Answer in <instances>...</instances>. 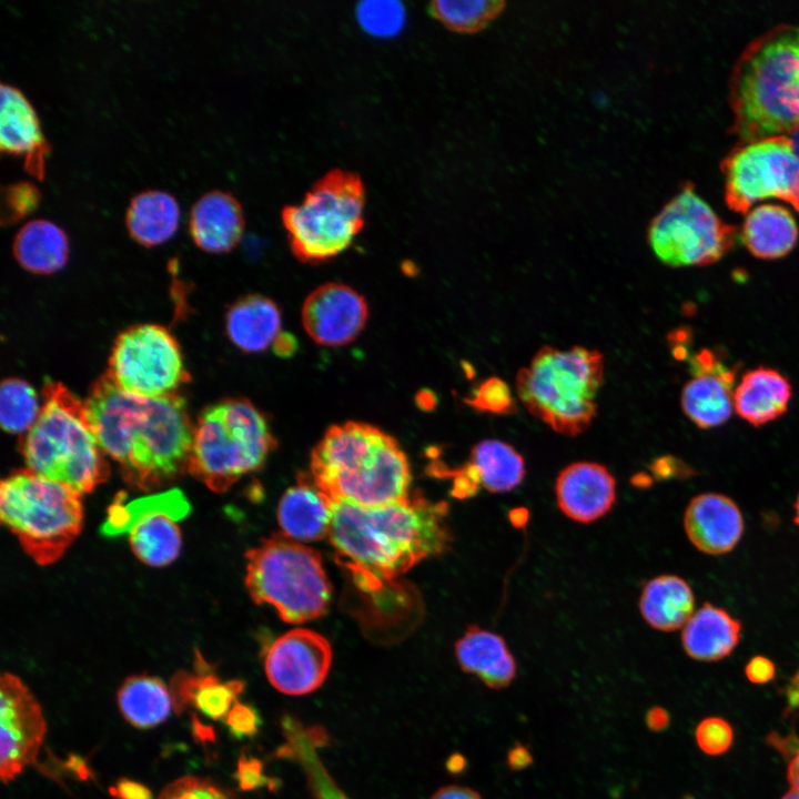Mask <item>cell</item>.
<instances>
[{
	"label": "cell",
	"mask_w": 799,
	"mask_h": 799,
	"mask_svg": "<svg viewBox=\"0 0 799 799\" xmlns=\"http://www.w3.org/2000/svg\"><path fill=\"white\" fill-rule=\"evenodd\" d=\"M447 515V502H433L418 490L380 506L333 503L328 538L337 563L358 588L373 593L449 549Z\"/></svg>",
	"instance_id": "6da1fadb"
},
{
	"label": "cell",
	"mask_w": 799,
	"mask_h": 799,
	"mask_svg": "<svg viewBox=\"0 0 799 799\" xmlns=\"http://www.w3.org/2000/svg\"><path fill=\"white\" fill-rule=\"evenodd\" d=\"M84 405L101 449L119 464L129 484L154 488L188 471L194 427L176 393L133 395L107 374Z\"/></svg>",
	"instance_id": "7a4b0ae2"
},
{
	"label": "cell",
	"mask_w": 799,
	"mask_h": 799,
	"mask_svg": "<svg viewBox=\"0 0 799 799\" xmlns=\"http://www.w3.org/2000/svg\"><path fill=\"white\" fill-rule=\"evenodd\" d=\"M310 469L334 504L372 507L409 496L411 467L401 445L364 422L331 426L312 449Z\"/></svg>",
	"instance_id": "3957f363"
},
{
	"label": "cell",
	"mask_w": 799,
	"mask_h": 799,
	"mask_svg": "<svg viewBox=\"0 0 799 799\" xmlns=\"http://www.w3.org/2000/svg\"><path fill=\"white\" fill-rule=\"evenodd\" d=\"M735 128L747 141L799 128V28L780 27L744 53L732 79Z\"/></svg>",
	"instance_id": "277c9868"
},
{
	"label": "cell",
	"mask_w": 799,
	"mask_h": 799,
	"mask_svg": "<svg viewBox=\"0 0 799 799\" xmlns=\"http://www.w3.org/2000/svg\"><path fill=\"white\" fill-rule=\"evenodd\" d=\"M43 405L20 441L27 468L79 494L108 479L110 467L89 422L84 403L58 382H45Z\"/></svg>",
	"instance_id": "5b68a950"
},
{
	"label": "cell",
	"mask_w": 799,
	"mask_h": 799,
	"mask_svg": "<svg viewBox=\"0 0 799 799\" xmlns=\"http://www.w3.org/2000/svg\"><path fill=\"white\" fill-rule=\"evenodd\" d=\"M604 381V356L597 350L545 345L515 378L517 397L534 417L556 433L577 436L591 424Z\"/></svg>",
	"instance_id": "8992f818"
},
{
	"label": "cell",
	"mask_w": 799,
	"mask_h": 799,
	"mask_svg": "<svg viewBox=\"0 0 799 799\" xmlns=\"http://www.w3.org/2000/svg\"><path fill=\"white\" fill-rule=\"evenodd\" d=\"M267 418L250 401L208 406L193 429L188 471L216 493L260 469L275 448Z\"/></svg>",
	"instance_id": "52a82bcc"
},
{
	"label": "cell",
	"mask_w": 799,
	"mask_h": 799,
	"mask_svg": "<svg viewBox=\"0 0 799 799\" xmlns=\"http://www.w3.org/2000/svg\"><path fill=\"white\" fill-rule=\"evenodd\" d=\"M245 557V585L256 604L274 607L290 624L326 613L332 585L315 549L276 534L247 550Z\"/></svg>",
	"instance_id": "ba28073f"
},
{
	"label": "cell",
	"mask_w": 799,
	"mask_h": 799,
	"mask_svg": "<svg viewBox=\"0 0 799 799\" xmlns=\"http://www.w3.org/2000/svg\"><path fill=\"white\" fill-rule=\"evenodd\" d=\"M0 509L2 523L40 565L60 559L83 522L81 494L28 468L2 479Z\"/></svg>",
	"instance_id": "9c48e42d"
},
{
	"label": "cell",
	"mask_w": 799,
	"mask_h": 799,
	"mask_svg": "<svg viewBox=\"0 0 799 799\" xmlns=\"http://www.w3.org/2000/svg\"><path fill=\"white\" fill-rule=\"evenodd\" d=\"M364 208L365 186L356 173L342 169L325 173L301 203L282 211L294 256L317 264L341 254L363 229Z\"/></svg>",
	"instance_id": "30bf717a"
},
{
	"label": "cell",
	"mask_w": 799,
	"mask_h": 799,
	"mask_svg": "<svg viewBox=\"0 0 799 799\" xmlns=\"http://www.w3.org/2000/svg\"><path fill=\"white\" fill-rule=\"evenodd\" d=\"M736 240V229L725 223L691 186L677 193L648 229L651 250L674 267L712 264L732 249Z\"/></svg>",
	"instance_id": "8fae6325"
},
{
	"label": "cell",
	"mask_w": 799,
	"mask_h": 799,
	"mask_svg": "<svg viewBox=\"0 0 799 799\" xmlns=\"http://www.w3.org/2000/svg\"><path fill=\"white\" fill-rule=\"evenodd\" d=\"M724 170L727 203L735 211L775 198L799 210V155L789 138L748 141L729 154Z\"/></svg>",
	"instance_id": "7c38bea8"
},
{
	"label": "cell",
	"mask_w": 799,
	"mask_h": 799,
	"mask_svg": "<svg viewBox=\"0 0 799 799\" xmlns=\"http://www.w3.org/2000/svg\"><path fill=\"white\" fill-rule=\"evenodd\" d=\"M108 376L130 394L161 397L175 393L188 373L173 335L163 326L141 324L117 337Z\"/></svg>",
	"instance_id": "4fadbf2b"
},
{
	"label": "cell",
	"mask_w": 799,
	"mask_h": 799,
	"mask_svg": "<svg viewBox=\"0 0 799 799\" xmlns=\"http://www.w3.org/2000/svg\"><path fill=\"white\" fill-rule=\"evenodd\" d=\"M189 512L190 504L179 489L130 502L125 493H120L108 509L101 533L109 537L127 534L140 560L152 567H162L180 554L182 537L176 523Z\"/></svg>",
	"instance_id": "5bb4252c"
},
{
	"label": "cell",
	"mask_w": 799,
	"mask_h": 799,
	"mask_svg": "<svg viewBox=\"0 0 799 799\" xmlns=\"http://www.w3.org/2000/svg\"><path fill=\"white\" fill-rule=\"evenodd\" d=\"M0 775L7 783L36 762L47 731L40 704L10 672L0 680Z\"/></svg>",
	"instance_id": "9a60e30c"
},
{
	"label": "cell",
	"mask_w": 799,
	"mask_h": 799,
	"mask_svg": "<svg viewBox=\"0 0 799 799\" xmlns=\"http://www.w3.org/2000/svg\"><path fill=\"white\" fill-rule=\"evenodd\" d=\"M332 664L327 639L311 629L295 628L266 648L264 670L270 684L280 692L302 696L317 690Z\"/></svg>",
	"instance_id": "2e32d148"
},
{
	"label": "cell",
	"mask_w": 799,
	"mask_h": 799,
	"mask_svg": "<svg viewBox=\"0 0 799 799\" xmlns=\"http://www.w3.org/2000/svg\"><path fill=\"white\" fill-rule=\"evenodd\" d=\"M691 378L681 392L685 415L699 428L726 423L734 409V385L739 365H729L719 350L701 348L687 357Z\"/></svg>",
	"instance_id": "e0dca14e"
},
{
	"label": "cell",
	"mask_w": 799,
	"mask_h": 799,
	"mask_svg": "<svg viewBox=\"0 0 799 799\" xmlns=\"http://www.w3.org/2000/svg\"><path fill=\"white\" fill-rule=\"evenodd\" d=\"M365 299L343 283H325L312 291L302 306V324L318 345L335 347L353 342L365 327Z\"/></svg>",
	"instance_id": "ac0fdd59"
},
{
	"label": "cell",
	"mask_w": 799,
	"mask_h": 799,
	"mask_svg": "<svg viewBox=\"0 0 799 799\" xmlns=\"http://www.w3.org/2000/svg\"><path fill=\"white\" fill-rule=\"evenodd\" d=\"M558 508L574 522L593 523L615 505L617 484L609 469L595 462H574L565 466L555 482Z\"/></svg>",
	"instance_id": "d6986e66"
},
{
	"label": "cell",
	"mask_w": 799,
	"mask_h": 799,
	"mask_svg": "<svg viewBox=\"0 0 799 799\" xmlns=\"http://www.w3.org/2000/svg\"><path fill=\"white\" fill-rule=\"evenodd\" d=\"M0 94V150L24 156V170L42 181L44 159L51 146L41 130L37 112L22 91L12 84L2 82Z\"/></svg>",
	"instance_id": "ffe728a7"
},
{
	"label": "cell",
	"mask_w": 799,
	"mask_h": 799,
	"mask_svg": "<svg viewBox=\"0 0 799 799\" xmlns=\"http://www.w3.org/2000/svg\"><path fill=\"white\" fill-rule=\"evenodd\" d=\"M684 528L698 550L721 555L732 550L740 540L744 519L731 498L705 493L689 502L684 515Z\"/></svg>",
	"instance_id": "44dd1931"
},
{
	"label": "cell",
	"mask_w": 799,
	"mask_h": 799,
	"mask_svg": "<svg viewBox=\"0 0 799 799\" xmlns=\"http://www.w3.org/2000/svg\"><path fill=\"white\" fill-rule=\"evenodd\" d=\"M241 203L226 191L202 194L190 210L189 227L195 245L209 253H225L236 246L244 231Z\"/></svg>",
	"instance_id": "7402d4cb"
},
{
	"label": "cell",
	"mask_w": 799,
	"mask_h": 799,
	"mask_svg": "<svg viewBox=\"0 0 799 799\" xmlns=\"http://www.w3.org/2000/svg\"><path fill=\"white\" fill-rule=\"evenodd\" d=\"M332 518L333 502L304 474L283 494L277 506L282 534L301 543L328 537Z\"/></svg>",
	"instance_id": "603a6c76"
},
{
	"label": "cell",
	"mask_w": 799,
	"mask_h": 799,
	"mask_svg": "<svg viewBox=\"0 0 799 799\" xmlns=\"http://www.w3.org/2000/svg\"><path fill=\"white\" fill-rule=\"evenodd\" d=\"M455 656L463 671L490 689H504L516 677V661L504 638L479 626L467 627L455 643Z\"/></svg>",
	"instance_id": "cb8c5ba5"
},
{
	"label": "cell",
	"mask_w": 799,
	"mask_h": 799,
	"mask_svg": "<svg viewBox=\"0 0 799 799\" xmlns=\"http://www.w3.org/2000/svg\"><path fill=\"white\" fill-rule=\"evenodd\" d=\"M792 386L778 370L766 366L742 374L734 392V408L748 424L759 427L781 417L789 407Z\"/></svg>",
	"instance_id": "d4e9b609"
},
{
	"label": "cell",
	"mask_w": 799,
	"mask_h": 799,
	"mask_svg": "<svg viewBox=\"0 0 799 799\" xmlns=\"http://www.w3.org/2000/svg\"><path fill=\"white\" fill-rule=\"evenodd\" d=\"M277 304L260 294H249L231 305L225 316L230 341L245 353L263 352L273 346L281 332Z\"/></svg>",
	"instance_id": "484cf974"
},
{
	"label": "cell",
	"mask_w": 799,
	"mask_h": 799,
	"mask_svg": "<svg viewBox=\"0 0 799 799\" xmlns=\"http://www.w3.org/2000/svg\"><path fill=\"white\" fill-rule=\"evenodd\" d=\"M740 635L739 620L725 609L705 603L684 626L681 644L692 659L717 661L731 654Z\"/></svg>",
	"instance_id": "4316f807"
},
{
	"label": "cell",
	"mask_w": 799,
	"mask_h": 799,
	"mask_svg": "<svg viewBox=\"0 0 799 799\" xmlns=\"http://www.w3.org/2000/svg\"><path fill=\"white\" fill-rule=\"evenodd\" d=\"M740 236L754 256L776 260L786 256L795 247L798 226L786 208L761 204L747 214Z\"/></svg>",
	"instance_id": "83f0119b"
},
{
	"label": "cell",
	"mask_w": 799,
	"mask_h": 799,
	"mask_svg": "<svg viewBox=\"0 0 799 799\" xmlns=\"http://www.w3.org/2000/svg\"><path fill=\"white\" fill-rule=\"evenodd\" d=\"M695 596L689 584L676 575L650 579L643 588L639 609L644 619L660 631L685 626L694 614Z\"/></svg>",
	"instance_id": "f1b7e54d"
},
{
	"label": "cell",
	"mask_w": 799,
	"mask_h": 799,
	"mask_svg": "<svg viewBox=\"0 0 799 799\" xmlns=\"http://www.w3.org/2000/svg\"><path fill=\"white\" fill-rule=\"evenodd\" d=\"M12 252L24 270L34 274H52L65 265L69 242L64 231L55 223L36 219L19 229Z\"/></svg>",
	"instance_id": "f546056e"
},
{
	"label": "cell",
	"mask_w": 799,
	"mask_h": 799,
	"mask_svg": "<svg viewBox=\"0 0 799 799\" xmlns=\"http://www.w3.org/2000/svg\"><path fill=\"white\" fill-rule=\"evenodd\" d=\"M180 208L174 196L161 190H144L131 198L125 225L131 237L150 247L159 245L175 233Z\"/></svg>",
	"instance_id": "4dcf8cb0"
},
{
	"label": "cell",
	"mask_w": 799,
	"mask_h": 799,
	"mask_svg": "<svg viewBox=\"0 0 799 799\" xmlns=\"http://www.w3.org/2000/svg\"><path fill=\"white\" fill-rule=\"evenodd\" d=\"M117 700L123 718L140 729L162 724L173 707L166 685L145 674L128 677L118 690Z\"/></svg>",
	"instance_id": "1f68e13d"
},
{
	"label": "cell",
	"mask_w": 799,
	"mask_h": 799,
	"mask_svg": "<svg viewBox=\"0 0 799 799\" xmlns=\"http://www.w3.org/2000/svg\"><path fill=\"white\" fill-rule=\"evenodd\" d=\"M286 742L280 755L294 759L305 772L315 799H350L336 785L317 755L322 736L315 729L302 726L297 720L286 717L283 720Z\"/></svg>",
	"instance_id": "d6a6232c"
},
{
	"label": "cell",
	"mask_w": 799,
	"mask_h": 799,
	"mask_svg": "<svg viewBox=\"0 0 799 799\" xmlns=\"http://www.w3.org/2000/svg\"><path fill=\"white\" fill-rule=\"evenodd\" d=\"M467 464L481 486L490 493L513 490L526 474L524 457L510 444L499 439H484L475 444Z\"/></svg>",
	"instance_id": "836d02e7"
},
{
	"label": "cell",
	"mask_w": 799,
	"mask_h": 799,
	"mask_svg": "<svg viewBox=\"0 0 799 799\" xmlns=\"http://www.w3.org/2000/svg\"><path fill=\"white\" fill-rule=\"evenodd\" d=\"M194 678L193 704L198 710L213 720L225 718L244 688V684L240 680H220L200 654L195 659Z\"/></svg>",
	"instance_id": "e575fe53"
},
{
	"label": "cell",
	"mask_w": 799,
	"mask_h": 799,
	"mask_svg": "<svg viewBox=\"0 0 799 799\" xmlns=\"http://www.w3.org/2000/svg\"><path fill=\"white\" fill-rule=\"evenodd\" d=\"M41 412L34 388L21 378L10 377L1 383L0 422L10 434L28 432Z\"/></svg>",
	"instance_id": "d590c367"
},
{
	"label": "cell",
	"mask_w": 799,
	"mask_h": 799,
	"mask_svg": "<svg viewBox=\"0 0 799 799\" xmlns=\"http://www.w3.org/2000/svg\"><path fill=\"white\" fill-rule=\"evenodd\" d=\"M504 6L500 0H438L429 3V12L453 31L475 32L490 22Z\"/></svg>",
	"instance_id": "8d00e7d4"
},
{
	"label": "cell",
	"mask_w": 799,
	"mask_h": 799,
	"mask_svg": "<svg viewBox=\"0 0 799 799\" xmlns=\"http://www.w3.org/2000/svg\"><path fill=\"white\" fill-rule=\"evenodd\" d=\"M356 16L362 28L376 37L394 36L405 22L404 7L397 1L361 2Z\"/></svg>",
	"instance_id": "74e56055"
},
{
	"label": "cell",
	"mask_w": 799,
	"mask_h": 799,
	"mask_svg": "<svg viewBox=\"0 0 799 799\" xmlns=\"http://www.w3.org/2000/svg\"><path fill=\"white\" fill-rule=\"evenodd\" d=\"M41 192L31 181H17L1 186L0 221L2 225L13 224L39 206Z\"/></svg>",
	"instance_id": "f35d334b"
},
{
	"label": "cell",
	"mask_w": 799,
	"mask_h": 799,
	"mask_svg": "<svg viewBox=\"0 0 799 799\" xmlns=\"http://www.w3.org/2000/svg\"><path fill=\"white\" fill-rule=\"evenodd\" d=\"M465 403L479 412L496 415H509L516 412L515 398L508 385L496 376L483 381L472 394L465 398Z\"/></svg>",
	"instance_id": "ab89813d"
},
{
	"label": "cell",
	"mask_w": 799,
	"mask_h": 799,
	"mask_svg": "<svg viewBox=\"0 0 799 799\" xmlns=\"http://www.w3.org/2000/svg\"><path fill=\"white\" fill-rule=\"evenodd\" d=\"M156 799H233L215 783L196 776H183L168 783Z\"/></svg>",
	"instance_id": "60d3db41"
},
{
	"label": "cell",
	"mask_w": 799,
	"mask_h": 799,
	"mask_svg": "<svg viewBox=\"0 0 799 799\" xmlns=\"http://www.w3.org/2000/svg\"><path fill=\"white\" fill-rule=\"evenodd\" d=\"M696 741L707 755H722L732 745L734 731L728 721L719 717H709L699 722L696 728Z\"/></svg>",
	"instance_id": "b9f144b4"
},
{
	"label": "cell",
	"mask_w": 799,
	"mask_h": 799,
	"mask_svg": "<svg viewBox=\"0 0 799 799\" xmlns=\"http://www.w3.org/2000/svg\"><path fill=\"white\" fill-rule=\"evenodd\" d=\"M223 720L232 736L236 738L254 736L261 724L257 710L241 702H236Z\"/></svg>",
	"instance_id": "7bdbcfd3"
},
{
	"label": "cell",
	"mask_w": 799,
	"mask_h": 799,
	"mask_svg": "<svg viewBox=\"0 0 799 799\" xmlns=\"http://www.w3.org/2000/svg\"><path fill=\"white\" fill-rule=\"evenodd\" d=\"M235 778L242 790H253L272 782L264 776L262 763L257 759L244 756L239 759Z\"/></svg>",
	"instance_id": "ee69618b"
},
{
	"label": "cell",
	"mask_w": 799,
	"mask_h": 799,
	"mask_svg": "<svg viewBox=\"0 0 799 799\" xmlns=\"http://www.w3.org/2000/svg\"><path fill=\"white\" fill-rule=\"evenodd\" d=\"M109 792L115 799H152V792L148 787L128 778L119 779L109 788Z\"/></svg>",
	"instance_id": "f6af8a7d"
},
{
	"label": "cell",
	"mask_w": 799,
	"mask_h": 799,
	"mask_svg": "<svg viewBox=\"0 0 799 799\" xmlns=\"http://www.w3.org/2000/svg\"><path fill=\"white\" fill-rule=\"evenodd\" d=\"M749 681L754 684H767L775 677V665L767 657L756 656L745 667Z\"/></svg>",
	"instance_id": "bcb514c9"
},
{
	"label": "cell",
	"mask_w": 799,
	"mask_h": 799,
	"mask_svg": "<svg viewBox=\"0 0 799 799\" xmlns=\"http://www.w3.org/2000/svg\"><path fill=\"white\" fill-rule=\"evenodd\" d=\"M431 799H482V797L472 788L449 785L439 788Z\"/></svg>",
	"instance_id": "7dc6e473"
},
{
	"label": "cell",
	"mask_w": 799,
	"mask_h": 799,
	"mask_svg": "<svg viewBox=\"0 0 799 799\" xmlns=\"http://www.w3.org/2000/svg\"><path fill=\"white\" fill-rule=\"evenodd\" d=\"M297 348L295 338L287 333H281L273 345V350L279 356H291Z\"/></svg>",
	"instance_id": "c3c4849f"
},
{
	"label": "cell",
	"mask_w": 799,
	"mask_h": 799,
	"mask_svg": "<svg viewBox=\"0 0 799 799\" xmlns=\"http://www.w3.org/2000/svg\"><path fill=\"white\" fill-rule=\"evenodd\" d=\"M648 725L653 729H663L668 725L669 717L664 709L655 708L648 714Z\"/></svg>",
	"instance_id": "681fc988"
},
{
	"label": "cell",
	"mask_w": 799,
	"mask_h": 799,
	"mask_svg": "<svg viewBox=\"0 0 799 799\" xmlns=\"http://www.w3.org/2000/svg\"><path fill=\"white\" fill-rule=\"evenodd\" d=\"M787 779L792 789L799 791V751L791 758L788 763Z\"/></svg>",
	"instance_id": "f907efd6"
},
{
	"label": "cell",
	"mask_w": 799,
	"mask_h": 799,
	"mask_svg": "<svg viewBox=\"0 0 799 799\" xmlns=\"http://www.w3.org/2000/svg\"><path fill=\"white\" fill-rule=\"evenodd\" d=\"M786 694L790 707H799V669L789 682Z\"/></svg>",
	"instance_id": "816d5d0a"
},
{
	"label": "cell",
	"mask_w": 799,
	"mask_h": 799,
	"mask_svg": "<svg viewBox=\"0 0 799 799\" xmlns=\"http://www.w3.org/2000/svg\"><path fill=\"white\" fill-rule=\"evenodd\" d=\"M781 799H799V791L791 789L790 791L785 793Z\"/></svg>",
	"instance_id": "f5cc1de1"
},
{
	"label": "cell",
	"mask_w": 799,
	"mask_h": 799,
	"mask_svg": "<svg viewBox=\"0 0 799 799\" xmlns=\"http://www.w3.org/2000/svg\"><path fill=\"white\" fill-rule=\"evenodd\" d=\"M795 523L799 525V495L797 497V500L795 503Z\"/></svg>",
	"instance_id": "db71d44e"
}]
</instances>
